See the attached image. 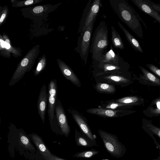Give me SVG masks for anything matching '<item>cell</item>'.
Here are the masks:
<instances>
[{
  "label": "cell",
  "instance_id": "obj_22",
  "mask_svg": "<svg viewBox=\"0 0 160 160\" xmlns=\"http://www.w3.org/2000/svg\"><path fill=\"white\" fill-rule=\"evenodd\" d=\"M96 87L97 91L102 92L111 93L116 91L114 86L107 83H98Z\"/></svg>",
  "mask_w": 160,
  "mask_h": 160
},
{
  "label": "cell",
  "instance_id": "obj_1",
  "mask_svg": "<svg viewBox=\"0 0 160 160\" xmlns=\"http://www.w3.org/2000/svg\"><path fill=\"white\" fill-rule=\"evenodd\" d=\"M112 9L118 18L139 38H143V32L140 22L147 27L139 14L125 0H110Z\"/></svg>",
  "mask_w": 160,
  "mask_h": 160
},
{
  "label": "cell",
  "instance_id": "obj_16",
  "mask_svg": "<svg viewBox=\"0 0 160 160\" xmlns=\"http://www.w3.org/2000/svg\"><path fill=\"white\" fill-rule=\"evenodd\" d=\"M142 112L145 116L148 117L160 115V96L153 100L150 105Z\"/></svg>",
  "mask_w": 160,
  "mask_h": 160
},
{
  "label": "cell",
  "instance_id": "obj_33",
  "mask_svg": "<svg viewBox=\"0 0 160 160\" xmlns=\"http://www.w3.org/2000/svg\"><path fill=\"white\" fill-rule=\"evenodd\" d=\"M6 15V14L5 13H3L2 14L0 19V22L1 24L3 21Z\"/></svg>",
  "mask_w": 160,
  "mask_h": 160
},
{
  "label": "cell",
  "instance_id": "obj_32",
  "mask_svg": "<svg viewBox=\"0 0 160 160\" xmlns=\"http://www.w3.org/2000/svg\"><path fill=\"white\" fill-rule=\"evenodd\" d=\"M33 2V1L32 0H27L25 2L24 4L25 5H29L32 4Z\"/></svg>",
  "mask_w": 160,
  "mask_h": 160
},
{
  "label": "cell",
  "instance_id": "obj_31",
  "mask_svg": "<svg viewBox=\"0 0 160 160\" xmlns=\"http://www.w3.org/2000/svg\"><path fill=\"white\" fill-rule=\"evenodd\" d=\"M43 8L41 6H38L34 8L33 9V12L35 13H38L42 12Z\"/></svg>",
  "mask_w": 160,
  "mask_h": 160
},
{
  "label": "cell",
  "instance_id": "obj_11",
  "mask_svg": "<svg viewBox=\"0 0 160 160\" xmlns=\"http://www.w3.org/2000/svg\"><path fill=\"white\" fill-rule=\"evenodd\" d=\"M142 128L152 138L156 148L160 151V144L153 136L154 135L160 138V128L153 125L151 120L144 118L142 119Z\"/></svg>",
  "mask_w": 160,
  "mask_h": 160
},
{
  "label": "cell",
  "instance_id": "obj_34",
  "mask_svg": "<svg viewBox=\"0 0 160 160\" xmlns=\"http://www.w3.org/2000/svg\"><path fill=\"white\" fill-rule=\"evenodd\" d=\"M0 45L2 48H5V42L1 39H0Z\"/></svg>",
  "mask_w": 160,
  "mask_h": 160
},
{
  "label": "cell",
  "instance_id": "obj_17",
  "mask_svg": "<svg viewBox=\"0 0 160 160\" xmlns=\"http://www.w3.org/2000/svg\"><path fill=\"white\" fill-rule=\"evenodd\" d=\"M75 138L76 145L78 146L89 148L97 145L96 142L92 141L85 134L76 129L75 131Z\"/></svg>",
  "mask_w": 160,
  "mask_h": 160
},
{
  "label": "cell",
  "instance_id": "obj_6",
  "mask_svg": "<svg viewBox=\"0 0 160 160\" xmlns=\"http://www.w3.org/2000/svg\"><path fill=\"white\" fill-rule=\"evenodd\" d=\"M58 94V88L56 79H52L48 85V112L49 123L51 126L58 124L54 109Z\"/></svg>",
  "mask_w": 160,
  "mask_h": 160
},
{
  "label": "cell",
  "instance_id": "obj_23",
  "mask_svg": "<svg viewBox=\"0 0 160 160\" xmlns=\"http://www.w3.org/2000/svg\"><path fill=\"white\" fill-rule=\"evenodd\" d=\"M99 152V151L98 150L95 149H92L80 152H78L74 154L73 156L74 157L77 158H89L98 154Z\"/></svg>",
  "mask_w": 160,
  "mask_h": 160
},
{
  "label": "cell",
  "instance_id": "obj_36",
  "mask_svg": "<svg viewBox=\"0 0 160 160\" xmlns=\"http://www.w3.org/2000/svg\"><path fill=\"white\" fill-rule=\"evenodd\" d=\"M152 160H160V151H159V155L156 158Z\"/></svg>",
  "mask_w": 160,
  "mask_h": 160
},
{
  "label": "cell",
  "instance_id": "obj_21",
  "mask_svg": "<svg viewBox=\"0 0 160 160\" xmlns=\"http://www.w3.org/2000/svg\"><path fill=\"white\" fill-rule=\"evenodd\" d=\"M117 102L123 103H139L142 104L144 102L143 99L138 96H130L123 98L118 100Z\"/></svg>",
  "mask_w": 160,
  "mask_h": 160
},
{
  "label": "cell",
  "instance_id": "obj_37",
  "mask_svg": "<svg viewBox=\"0 0 160 160\" xmlns=\"http://www.w3.org/2000/svg\"><path fill=\"white\" fill-rule=\"evenodd\" d=\"M5 42H8V43H9L10 44V41H9V40L8 39H6V40H5Z\"/></svg>",
  "mask_w": 160,
  "mask_h": 160
},
{
  "label": "cell",
  "instance_id": "obj_29",
  "mask_svg": "<svg viewBox=\"0 0 160 160\" xmlns=\"http://www.w3.org/2000/svg\"><path fill=\"white\" fill-rule=\"evenodd\" d=\"M46 160H65L53 155H42Z\"/></svg>",
  "mask_w": 160,
  "mask_h": 160
},
{
  "label": "cell",
  "instance_id": "obj_26",
  "mask_svg": "<svg viewBox=\"0 0 160 160\" xmlns=\"http://www.w3.org/2000/svg\"><path fill=\"white\" fill-rule=\"evenodd\" d=\"M146 66L151 71L160 78V68L153 64H148Z\"/></svg>",
  "mask_w": 160,
  "mask_h": 160
},
{
  "label": "cell",
  "instance_id": "obj_14",
  "mask_svg": "<svg viewBox=\"0 0 160 160\" xmlns=\"http://www.w3.org/2000/svg\"><path fill=\"white\" fill-rule=\"evenodd\" d=\"M72 117L84 134L92 141L96 142V136L93 135L83 118L78 114L72 111Z\"/></svg>",
  "mask_w": 160,
  "mask_h": 160
},
{
  "label": "cell",
  "instance_id": "obj_4",
  "mask_svg": "<svg viewBox=\"0 0 160 160\" xmlns=\"http://www.w3.org/2000/svg\"><path fill=\"white\" fill-rule=\"evenodd\" d=\"M96 19L94 20L85 30L80 33L78 38L77 46L75 49L79 54L85 64L87 62L93 27Z\"/></svg>",
  "mask_w": 160,
  "mask_h": 160
},
{
  "label": "cell",
  "instance_id": "obj_3",
  "mask_svg": "<svg viewBox=\"0 0 160 160\" xmlns=\"http://www.w3.org/2000/svg\"><path fill=\"white\" fill-rule=\"evenodd\" d=\"M98 133L106 150L111 156L117 158L124 156L126 152V148L116 135L100 129Z\"/></svg>",
  "mask_w": 160,
  "mask_h": 160
},
{
  "label": "cell",
  "instance_id": "obj_8",
  "mask_svg": "<svg viewBox=\"0 0 160 160\" xmlns=\"http://www.w3.org/2000/svg\"><path fill=\"white\" fill-rule=\"evenodd\" d=\"M94 60L118 65H125L128 64L119 55L118 52L113 49L112 44L111 45L108 51H107L97 60Z\"/></svg>",
  "mask_w": 160,
  "mask_h": 160
},
{
  "label": "cell",
  "instance_id": "obj_10",
  "mask_svg": "<svg viewBox=\"0 0 160 160\" xmlns=\"http://www.w3.org/2000/svg\"><path fill=\"white\" fill-rule=\"evenodd\" d=\"M142 74H139L137 79L142 84L154 86H160V79L144 67L139 66Z\"/></svg>",
  "mask_w": 160,
  "mask_h": 160
},
{
  "label": "cell",
  "instance_id": "obj_28",
  "mask_svg": "<svg viewBox=\"0 0 160 160\" xmlns=\"http://www.w3.org/2000/svg\"><path fill=\"white\" fill-rule=\"evenodd\" d=\"M145 1L149 4L152 8L157 11L158 13H160V5L152 2L149 0H145Z\"/></svg>",
  "mask_w": 160,
  "mask_h": 160
},
{
  "label": "cell",
  "instance_id": "obj_24",
  "mask_svg": "<svg viewBox=\"0 0 160 160\" xmlns=\"http://www.w3.org/2000/svg\"><path fill=\"white\" fill-rule=\"evenodd\" d=\"M109 81L120 83H127L130 81L124 77L117 75H110L104 77Z\"/></svg>",
  "mask_w": 160,
  "mask_h": 160
},
{
  "label": "cell",
  "instance_id": "obj_13",
  "mask_svg": "<svg viewBox=\"0 0 160 160\" xmlns=\"http://www.w3.org/2000/svg\"><path fill=\"white\" fill-rule=\"evenodd\" d=\"M131 1L141 11L153 18L160 24V14L145 0Z\"/></svg>",
  "mask_w": 160,
  "mask_h": 160
},
{
  "label": "cell",
  "instance_id": "obj_25",
  "mask_svg": "<svg viewBox=\"0 0 160 160\" xmlns=\"http://www.w3.org/2000/svg\"><path fill=\"white\" fill-rule=\"evenodd\" d=\"M141 104L139 103H113L109 104L106 107V108L107 109H116V108L120 107L122 106H128V107H133L137 106H140Z\"/></svg>",
  "mask_w": 160,
  "mask_h": 160
},
{
  "label": "cell",
  "instance_id": "obj_18",
  "mask_svg": "<svg viewBox=\"0 0 160 160\" xmlns=\"http://www.w3.org/2000/svg\"><path fill=\"white\" fill-rule=\"evenodd\" d=\"M117 23L119 27L124 33L126 39L135 51L143 53V51L138 40L120 22H118Z\"/></svg>",
  "mask_w": 160,
  "mask_h": 160
},
{
  "label": "cell",
  "instance_id": "obj_27",
  "mask_svg": "<svg viewBox=\"0 0 160 160\" xmlns=\"http://www.w3.org/2000/svg\"><path fill=\"white\" fill-rule=\"evenodd\" d=\"M45 66V63L42 61L40 62L34 72V74L35 76L39 75L44 68Z\"/></svg>",
  "mask_w": 160,
  "mask_h": 160
},
{
  "label": "cell",
  "instance_id": "obj_9",
  "mask_svg": "<svg viewBox=\"0 0 160 160\" xmlns=\"http://www.w3.org/2000/svg\"><path fill=\"white\" fill-rule=\"evenodd\" d=\"M88 113L108 118H114L130 114L135 112L132 110H118L103 108H91L86 110Z\"/></svg>",
  "mask_w": 160,
  "mask_h": 160
},
{
  "label": "cell",
  "instance_id": "obj_15",
  "mask_svg": "<svg viewBox=\"0 0 160 160\" xmlns=\"http://www.w3.org/2000/svg\"><path fill=\"white\" fill-rule=\"evenodd\" d=\"M59 66L62 74L67 79L76 86L81 87L79 79L70 67L62 62H59Z\"/></svg>",
  "mask_w": 160,
  "mask_h": 160
},
{
  "label": "cell",
  "instance_id": "obj_12",
  "mask_svg": "<svg viewBox=\"0 0 160 160\" xmlns=\"http://www.w3.org/2000/svg\"><path fill=\"white\" fill-rule=\"evenodd\" d=\"M48 95L45 84L42 86L38 97L37 108L38 114L44 123L46 112L48 102Z\"/></svg>",
  "mask_w": 160,
  "mask_h": 160
},
{
  "label": "cell",
  "instance_id": "obj_7",
  "mask_svg": "<svg viewBox=\"0 0 160 160\" xmlns=\"http://www.w3.org/2000/svg\"><path fill=\"white\" fill-rule=\"evenodd\" d=\"M55 114L62 132L67 137L69 134L70 129L66 116L60 99L58 98L54 109Z\"/></svg>",
  "mask_w": 160,
  "mask_h": 160
},
{
  "label": "cell",
  "instance_id": "obj_5",
  "mask_svg": "<svg viewBox=\"0 0 160 160\" xmlns=\"http://www.w3.org/2000/svg\"><path fill=\"white\" fill-rule=\"evenodd\" d=\"M102 6L100 0H89L83 9L79 23L78 33L85 30L95 19Z\"/></svg>",
  "mask_w": 160,
  "mask_h": 160
},
{
  "label": "cell",
  "instance_id": "obj_35",
  "mask_svg": "<svg viewBox=\"0 0 160 160\" xmlns=\"http://www.w3.org/2000/svg\"><path fill=\"white\" fill-rule=\"evenodd\" d=\"M5 42V48L7 49H9L10 48V44L6 42Z\"/></svg>",
  "mask_w": 160,
  "mask_h": 160
},
{
  "label": "cell",
  "instance_id": "obj_20",
  "mask_svg": "<svg viewBox=\"0 0 160 160\" xmlns=\"http://www.w3.org/2000/svg\"><path fill=\"white\" fill-rule=\"evenodd\" d=\"M31 137L34 143L42 155H52L40 137L36 134L32 135Z\"/></svg>",
  "mask_w": 160,
  "mask_h": 160
},
{
  "label": "cell",
  "instance_id": "obj_30",
  "mask_svg": "<svg viewBox=\"0 0 160 160\" xmlns=\"http://www.w3.org/2000/svg\"><path fill=\"white\" fill-rule=\"evenodd\" d=\"M20 140L22 143L26 146L29 144L28 138L23 134H22L21 136Z\"/></svg>",
  "mask_w": 160,
  "mask_h": 160
},
{
  "label": "cell",
  "instance_id": "obj_2",
  "mask_svg": "<svg viewBox=\"0 0 160 160\" xmlns=\"http://www.w3.org/2000/svg\"><path fill=\"white\" fill-rule=\"evenodd\" d=\"M108 32L106 22L102 21L92 35L90 52L92 60H97L107 51L109 45Z\"/></svg>",
  "mask_w": 160,
  "mask_h": 160
},
{
  "label": "cell",
  "instance_id": "obj_19",
  "mask_svg": "<svg viewBox=\"0 0 160 160\" xmlns=\"http://www.w3.org/2000/svg\"><path fill=\"white\" fill-rule=\"evenodd\" d=\"M111 34L112 46L115 48L123 49L124 46L122 39L118 32L112 26L111 27Z\"/></svg>",
  "mask_w": 160,
  "mask_h": 160
}]
</instances>
